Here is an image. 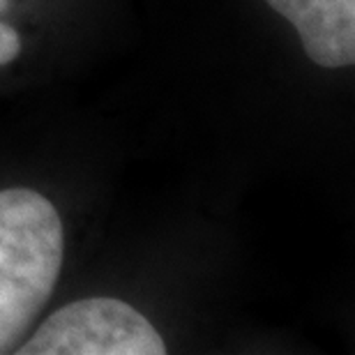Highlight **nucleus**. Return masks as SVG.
I'll use <instances>...</instances> for the list:
<instances>
[{
    "label": "nucleus",
    "instance_id": "nucleus-1",
    "mask_svg": "<svg viewBox=\"0 0 355 355\" xmlns=\"http://www.w3.org/2000/svg\"><path fill=\"white\" fill-rule=\"evenodd\" d=\"M65 259L55 205L40 191H0V355L17 353L44 309Z\"/></svg>",
    "mask_w": 355,
    "mask_h": 355
},
{
    "label": "nucleus",
    "instance_id": "nucleus-2",
    "mask_svg": "<svg viewBox=\"0 0 355 355\" xmlns=\"http://www.w3.org/2000/svg\"><path fill=\"white\" fill-rule=\"evenodd\" d=\"M19 355H164L148 318L116 297H86L58 309L17 349Z\"/></svg>",
    "mask_w": 355,
    "mask_h": 355
},
{
    "label": "nucleus",
    "instance_id": "nucleus-3",
    "mask_svg": "<svg viewBox=\"0 0 355 355\" xmlns=\"http://www.w3.org/2000/svg\"><path fill=\"white\" fill-rule=\"evenodd\" d=\"M291 21L304 53L325 69L355 62V0H266Z\"/></svg>",
    "mask_w": 355,
    "mask_h": 355
},
{
    "label": "nucleus",
    "instance_id": "nucleus-4",
    "mask_svg": "<svg viewBox=\"0 0 355 355\" xmlns=\"http://www.w3.org/2000/svg\"><path fill=\"white\" fill-rule=\"evenodd\" d=\"M7 5V0H0V10ZM21 51V40L19 33L12 26L0 24V65H7L19 55Z\"/></svg>",
    "mask_w": 355,
    "mask_h": 355
}]
</instances>
